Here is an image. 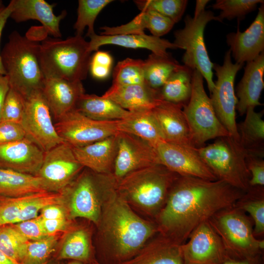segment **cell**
Instances as JSON below:
<instances>
[{
	"instance_id": "obj_16",
	"label": "cell",
	"mask_w": 264,
	"mask_h": 264,
	"mask_svg": "<svg viewBox=\"0 0 264 264\" xmlns=\"http://www.w3.org/2000/svg\"><path fill=\"white\" fill-rule=\"evenodd\" d=\"M155 149L160 164L179 176L211 181L218 179L198 153L197 148L164 141Z\"/></svg>"
},
{
	"instance_id": "obj_10",
	"label": "cell",
	"mask_w": 264,
	"mask_h": 264,
	"mask_svg": "<svg viewBox=\"0 0 264 264\" xmlns=\"http://www.w3.org/2000/svg\"><path fill=\"white\" fill-rule=\"evenodd\" d=\"M66 188L70 191L71 218H83L98 224L102 206L101 198L115 182L112 174H100L86 168Z\"/></svg>"
},
{
	"instance_id": "obj_8",
	"label": "cell",
	"mask_w": 264,
	"mask_h": 264,
	"mask_svg": "<svg viewBox=\"0 0 264 264\" xmlns=\"http://www.w3.org/2000/svg\"><path fill=\"white\" fill-rule=\"evenodd\" d=\"M183 111L196 148L203 147L210 139L230 136L216 115L205 90L203 77L197 69L192 70L191 94Z\"/></svg>"
},
{
	"instance_id": "obj_49",
	"label": "cell",
	"mask_w": 264,
	"mask_h": 264,
	"mask_svg": "<svg viewBox=\"0 0 264 264\" xmlns=\"http://www.w3.org/2000/svg\"><path fill=\"white\" fill-rule=\"evenodd\" d=\"M43 227L48 236L56 235L66 227L67 221L65 219L44 220L42 219Z\"/></svg>"
},
{
	"instance_id": "obj_43",
	"label": "cell",
	"mask_w": 264,
	"mask_h": 264,
	"mask_svg": "<svg viewBox=\"0 0 264 264\" xmlns=\"http://www.w3.org/2000/svg\"><path fill=\"white\" fill-rule=\"evenodd\" d=\"M39 193L14 198L0 196V227L16 223L23 207Z\"/></svg>"
},
{
	"instance_id": "obj_57",
	"label": "cell",
	"mask_w": 264,
	"mask_h": 264,
	"mask_svg": "<svg viewBox=\"0 0 264 264\" xmlns=\"http://www.w3.org/2000/svg\"><path fill=\"white\" fill-rule=\"evenodd\" d=\"M66 264H83L81 262L74 261L70 263H68Z\"/></svg>"
},
{
	"instance_id": "obj_39",
	"label": "cell",
	"mask_w": 264,
	"mask_h": 264,
	"mask_svg": "<svg viewBox=\"0 0 264 264\" xmlns=\"http://www.w3.org/2000/svg\"><path fill=\"white\" fill-rule=\"evenodd\" d=\"M28 241L11 224L0 227V250L20 264Z\"/></svg>"
},
{
	"instance_id": "obj_20",
	"label": "cell",
	"mask_w": 264,
	"mask_h": 264,
	"mask_svg": "<svg viewBox=\"0 0 264 264\" xmlns=\"http://www.w3.org/2000/svg\"><path fill=\"white\" fill-rule=\"evenodd\" d=\"M152 112L166 142L195 147L181 105L163 100Z\"/></svg>"
},
{
	"instance_id": "obj_40",
	"label": "cell",
	"mask_w": 264,
	"mask_h": 264,
	"mask_svg": "<svg viewBox=\"0 0 264 264\" xmlns=\"http://www.w3.org/2000/svg\"><path fill=\"white\" fill-rule=\"evenodd\" d=\"M57 235L27 242L21 264H45L57 243Z\"/></svg>"
},
{
	"instance_id": "obj_6",
	"label": "cell",
	"mask_w": 264,
	"mask_h": 264,
	"mask_svg": "<svg viewBox=\"0 0 264 264\" xmlns=\"http://www.w3.org/2000/svg\"><path fill=\"white\" fill-rule=\"evenodd\" d=\"M197 150L218 179L245 193L250 189L247 154L239 141L230 136L221 137Z\"/></svg>"
},
{
	"instance_id": "obj_4",
	"label": "cell",
	"mask_w": 264,
	"mask_h": 264,
	"mask_svg": "<svg viewBox=\"0 0 264 264\" xmlns=\"http://www.w3.org/2000/svg\"><path fill=\"white\" fill-rule=\"evenodd\" d=\"M178 176L163 165L156 164L127 174L116 181V187L128 202L155 218Z\"/></svg>"
},
{
	"instance_id": "obj_32",
	"label": "cell",
	"mask_w": 264,
	"mask_h": 264,
	"mask_svg": "<svg viewBox=\"0 0 264 264\" xmlns=\"http://www.w3.org/2000/svg\"><path fill=\"white\" fill-rule=\"evenodd\" d=\"M75 110L91 119L99 121L121 120L130 112L109 98L85 93L78 100Z\"/></svg>"
},
{
	"instance_id": "obj_51",
	"label": "cell",
	"mask_w": 264,
	"mask_h": 264,
	"mask_svg": "<svg viewBox=\"0 0 264 264\" xmlns=\"http://www.w3.org/2000/svg\"><path fill=\"white\" fill-rule=\"evenodd\" d=\"M12 9V2L10 1L9 4L0 12V41L2 30L5 26L6 22L10 16ZM0 75H5V72L3 67L0 51Z\"/></svg>"
},
{
	"instance_id": "obj_12",
	"label": "cell",
	"mask_w": 264,
	"mask_h": 264,
	"mask_svg": "<svg viewBox=\"0 0 264 264\" xmlns=\"http://www.w3.org/2000/svg\"><path fill=\"white\" fill-rule=\"evenodd\" d=\"M118 121L94 120L74 109L57 120L54 126L63 141L76 148L117 134Z\"/></svg>"
},
{
	"instance_id": "obj_30",
	"label": "cell",
	"mask_w": 264,
	"mask_h": 264,
	"mask_svg": "<svg viewBox=\"0 0 264 264\" xmlns=\"http://www.w3.org/2000/svg\"><path fill=\"white\" fill-rule=\"evenodd\" d=\"M264 111L256 112L255 108H248L244 120L237 124L239 143L247 155L264 157Z\"/></svg>"
},
{
	"instance_id": "obj_31",
	"label": "cell",
	"mask_w": 264,
	"mask_h": 264,
	"mask_svg": "<svg viewBox=\"0 0 264 264\" xmlns=\"http://www.w3.org/2000/svg\"><path fill=\"white\" fill-rule=\"evenodd\" d=\"M49 191L39 176L0 168V196L14 198Z\"/></svg>"
},
{
	"instance_id": "obj_11",
	"label": "cell",
	"mask_w": 264,
	"mask_h": 264,
	"mask_svg": "<svg viewBox=\"0 0 264 264\" xmlns=\"http://www.w3.org/2000/svg\"><path fill=\"white\" fill-rule=\"evenodd\" d=\"M243 64L233 63L229 50L225 52L222 65L214 64L217 80L210 93V100L219 120L230 136L239 142L236 121L238 99L235 93L234 82L237 72Z\"/></svg>"
},
{
	"instance_id": "obj_54",
	"label": "cell",
	"mask_w": 264,
	"mask_h": 264,
	"mask_svg": "<svg viewBox=\"0 0 264 264\" xmlns=\"http://www.w3.org/2000/svg\"><path fill=\"white\" fill-rule=\"evenodd\" d=\"M210 0H197L194 12V16H197L205 10L206 4Z\"/></svg>"
},
{
	"instance_id": "obj_50",
	"label": "cell",
	"mask_w": 264,
	"mask_h": 264,
	"mask_svg": "<svg viewBox=\"0 0 264 264\" xmlns=\"http://www.w3.org/2000/svg\"><path fill=\"white\" fill-rule=\"evenodd\" d=\"M111 68L102 64L90 62L89 70L93 77L98 79H104L110 75Z\"/></svg>"
},
{
	"instance_id": "obj_14",
	"label": "cell",
	"mask_w": 264,
	"mask_h": 264,
	"mask_svg": "<svg viewBox=\"0 0 264 264\" xmlns=\"http://www.w3.org/2000/svg\"><path fill=\"white\" fill-rule=\"evenodd\" d=\"M84 168L76 158L72 147L64 142L44 153L42 164L36 175L43 179L48 191L60 192Z\"/></svg>"
},
{
	"instance_id": "obj_7",
	"label": "cell",
	"mask_w": 264,
	"mask_h": 264,
	"mask_svg": "<svg viewBox=\"0 0 264 264\" xmlns=\"http://www.w3.org/2000/svg\"><path fill=\"white\" fill-rule=\"evenodd\" d=\"M208 221L231 258L254 257L264 249V240L254 236L251 221L244 212L235 206L216 213Z\"/></svg>"
},
{
	"instance_id": "obj_45",
	"label": "cell",
	"mask_w": 264,
	"mask_h": 264,
	"mask_svg": "<svg viewBox=\"0 0 264 264\" xmlns=\"http://www.w3.org/2000/svg\"><path fill=\"white\" fill-rule=\"evenodd\" d=\"M11 225L29 241H37L48 236L40 216Z\"/></svg>"
},
{
	"instance_id": "obj_46",
	"label": "cell",
	"mask_w": 264,
	"mask_h": 264,
	"mask_svg": "<svg viewBox=\"0 0 264 264\" xmlns=\"http://www.w3.org/2000/svg\"><path fill=\"white\" fill-rule=\"evenodd\" d=\"M25 137V132L21 124L10 121L0 122V145L19 141Z\"/></svg>"
},
{
	"instance_id": "obj_55",
	"label": "cell",
	"mask_w": 264,
	"mask_h": 264,
	"mask_svg": "<svg viewBox=\"0 0 264 264\" xmlns=\"http://www.w3.org/2000/svg\"><path fill=\"white\" fill-rule=\"evenodd\" d=\"M0 264H21L10 258L0 250Z\"/></svg>"
},
{
	"instance_id": "obj_5",
	"label": "cell",
	"mask_w": 264,
	"mask_h": 264,
	"mask_svg": "<svg viewBox=\"0 0 264 264\" xmlns=\"http://www.w3.org/2000/svg\"><path fill=\"white\" fill-rule=\"evenodd\" d=\"M91 53L89 42L82 36L44 40L40 44L39 62L45 79L82 82L89 71Z\"/></svg>"
},
{
	"instance_id": "obj_21",
	"label": "cell",
	"mask_w": 264,
	"mask_h": 264,
	"mask_svg": "<svg viewBox=\"0 0 264 264\" xmlns=\"http://www.w3.org/2000/svg\"><path fill=\"white\" fill-rule=\"evenodd\" d=\"M41 91L56 121L74 110L78 100L85 93L81 81L59 78H45Z\"/></svg>"
},
{
	"instance_id": "obj_35",
	"label": "cell",
	"mask_w": 264,
	"mask_h": 264,
	"mask_svg": "<svg viewBox=\"0 0 264 264\" xmlns=\"http://www.w3.org/2000/svg\"><path fill=\"white\" fill-rule=\"evenodd\" d=\"M235 207L248 213L254 222L253 233L256 237L264 233V186L251 187L239 199Z\"/></svg>"
},
{
	"instance_id": "obj_42",
	"label": "cell",
	"mask_w": 264,
	"mask_h": 264,
	"mask_svg": "<svg viewBox=\"0 0 264 264\" xmlns=\"http://www.w3.org/2000/svg\"><path fill=\"white\" fill-rule=\"evenodd\" d=\"M264 2L262 0H217L212 5L214 9L220 10L217 16L218 21L235 18L242 19L249 13L255 10L258 4Z\"/></svg>"
},
{
	"instance_id": "obj_44",
	"label": "cell",
	"mask_w": 264,
	"mask_h": 264,
	"mask_svg": "<svg viewBox=\"0 0 264 264\" xmlns=\"http://www.w3.org/2000/svg\"><path fill=\"white\" fill-rule=\"evenodd\" d=\"M25 105V98L20 93L10 88L4 102L0 122L10 121L21 124Z\"/></svg>"
},
{
	"instance_id": "obj_19",
	"label": "cell",
	"mask_w": 264,
	"mask_h": 264,
	"mask_svg": "<svg viewBox=\"0 0 264 264\" xmlns=\"http://www.w3.org/2000/svg\"><path fill=\"white\" fill-rule=\"evenodd\" d=\"M44 153L27 137L0 145V168L36 175L42 164Z\"/></svg>"
},
{
	"instance_id": "obj_37",
	"label": "cell",
	"mask_w": 264,
	"mask_h": 264,
	"mask_svg": "<svg viewBox=\"0 0 264 264\" xmlns=\"http://www.w3.org/2000/svg\"><path fill=\"white\" fill-rule=\"evenodd\" d=\"M111 0H79L77 9V18L74 24L75 35L82 36L84 30L88 27L87 36L89 37L95 33L94 23L102 10Z\"/></svg>"
},
{
	"instance_id": "obj_48",
	"label": "cell",
	"mask_w": 264,
	"mask_h": 264,
	"mask_svg": "<svg viewBox=\"0 0 264 264\" xmlns=\"http://www.w3.org/2000/svg\"><path fill=\"white\" fill-rule=\"evenodd\" d=\"M40 216L44 220L65 219L66 215L64 209L60 204H52L45 206Z\"/></svg>"
},
{
	"instance_id": "obj_24",
	"label": "cell",
	"mask_w": 264,
	"mask_h": 264,
	"mask_svg": "<svg viewBox=\"0 0 264 264\" xmlns=\"http://www.w3.org/2000/svg\"><path fill=\"white\" fill-rule=\"evenodd\" d=\"M117 135L85 146L72 147L77 161L94 173L112 174L117 152Z\"/></svg>"
},
{
	"instance_id": "obj_28",
	"label": "cell",
	"mask_w": 264,
	"mask_h": 264,
	"mask_svg": "<svg viewBox=\"0 0 264 264\" xmlns=\"http://www.w3.org/2000/svg\"><path fill=\"white\" fill-rule=\"evenodd\" d=\"M175 22L169 18L151 10L141 12L131 22L120 26L101 27V35L143 34L148 29L153 36L160 37L168 33Z\"/></svg>"
},
{
	"instance_id": "obj_9",
	"label": "cell",
	"mask_w": 264,
	"mask_h": 264,
	"mask_svg": "<svg viewBox=\"0 0 264 264\" xmlns=\"http://www.w3.org/2000/svg\"><path fill=\"white\" fill-rule=\"evenodd\" d=\"M218 21L211 11L204 10L192 17L187 15L184 18V26L174 32L173 43L177 49L185 50L182 61L183 65L192 70L197 69L206 80L211 93L215 87L213 81V64L206 50L204 40V31L211 21Z\"/></svg>"
},
{
	"instance_id": "obj_52",
	"label": "cell",
	"mask_w": 264,
	"mask_h": 264,
	"mask_svg": "<svg viewBox=\"0 0 264 264\" xmlns=\"http://www.w3.org/2000/svg\"><path fill=\"white\" fill-rule=\"evenodd\" d=\"M10 88L7 77L0 75V122L2 108L6 94Z\"/></svg>"
},
{
	"instance_id": "obj_1",
	"label": "cell",
	"mask_w": 264,
	"mask_h": 264,
	"mask_svg": "<svg viewBox=\"0 0 264 264\" xmlns=\"http://www.w3.org/2000/svg\"><path fill=\"white\" fill-rule=\"evenodd\" d=\"M244 193L220 180L179 176L155 218L158 233L182 244L200 224L235 206Z\"/></svg>"
},
{
	"instance_id": "obj_15",
	"label": "cell",
	"mask_w": 264,
	"mask_h": 264,
	"mask_svg": "<svg viewBox=\"0 0 264 264\" xmlns=\"http://www.w3.org/2000/svg\"><path fill=\"white\" fill-rule=\"evenodd\" d=\"M181 244L184 264H221L231 258L208 220L200 224Z\"/></svg>"
},
{
	"instance_id": "obj_29",
	"label": "cell",
	"mask_w": 264,
	"mask_h": 264,
	"mask_svg": "<svg viewBox=\"0 0 264 264\" xmlns=\"http://www.w3.org/2000/svg\"><path fill=\"white\" fill-rule=\"evenodd\" d=\"M117 128L119 132L137 136L154 148L165 141L152 110L130 111L126 117L118 120Z\"/></svg>"
},
{
	"instance_id": "obj_53",
	"label": "cell",
	"mask_w": 264,
	"mask_h": 264,
	"mask_svg": "<svg viewBox=\"0 0 264 264\" xmlns=\"http://www.w3.org/2000/svg\"><path fill=\"white\" fill-rule=\"evenodd\" d=\"M221 264H261L260 254L246 258H230Z\"/></svg>"
},
{
	"instance_id": "obj_59",
	"label": "cell",
	"mask_w": 264,
	"mask_h": 264,
	"mask_svg": "<svg viewBox=\"0 0 264 264\" xmlns=\"http://www.w3.org/2000/svg\"><path fill=\"white\" fill-rule=\"evenodd\" d=\"M45 264H48V262L47 263Z\"/></svg>"
},
{
	"instance_id": "obj_58",
	"label": "cell",
	"mask_w": 264,
	"mask_h": 264,
	"mask_svg": "<svg viewBox=\"0 0 264 264\" xmlns=\"http://www.w3.org/2000/svg\"><path fill=\"white\" fill-rule=\"evenodd\" d=\"M93 264H99V263H98V262H96V261H94V262H93Z\"/></svg>"
},
{
	"instance_id": "obj_17",
	"label": "cell",
	"mask_w": 264,
	"mask_h": 264,
	"mask_svg": "<svg viewBox=\"0 0 264 264\" xmlns=\"http://www.w3.org/2000/svg\"><path fill=\"white\" fill-rule=\"evenodd\" d=\"M112 175L116 181L135 170L160 164L155 149L133 135L119 132Z\"/></svg>"
},
{
	"instance_id": "obj_23",
	"label": "cell",
	"mask_w": 264,
	"mask_h": 264,
	"mask_svg": "<svg viewBox=\"0 0 264 264\" xmlns=\"http://www.w3.org/2000/svg\"><path fill=\"white\" fill-rule=\"evenodd\" d=\"M129 111L152 110L163 99L160 89L153 88L146 83L111 87L102 95Z\"/></svg>"
},
{
	"instance_id": "obj_34",
	"label": "cell",
	"mask_w": 264,
	"mask_h": 264,
	"mask_svg": "<svg viewBox=\"0 0 264 264\" xmlns=\"http://www.w3.org/2000/svg\"><path fill=\"white\" fill-rule=\"evenodd\" d=\"M144 61L145 82L156 89H160L170 76L181 66L169 54L159 55L152 53Z\"/></svg>"
},
{
	"instance_id": "obj_47",
	"label": "cell",
	"mask_w": 264,
	"mask_h": 264,
	"mask_svg": "<svg viewBox=\"0 0 264 264\" xmlns=\"http://www.w3.org/2000/svg\"><path fill=\"white\" fill-rule=\"evenodd\" d=\"M247 167L250 173L249 181L250 187L264 186V161L263 157L247 155Z\"/></svg>"
},
{
	"instance_id": "obj_3",
	"label": "cell",
	"mask_w": 264,
	"mask_h": 264,
	"mask_svg": "<svg viewBox=\"0 0 264 264\" xmlns=\"http://www.w3.org/2000/svg\"><path fill=\"white\" fill-rule=\"evenodd\" d=\"M40 46L37 40L15 30L0 52L10 88L25 98L41 90L45 80L39 62Z\"/></svg>"
},
{
	"instance_id": "obj_18",
	"label": "cell",
	"mask_w": 264,
	"mask_h": 264,
	"mask_svg": "<svg viewBox=\"0 0 264 264\" xmlns=\"http://www.w3.org/2000/svg\"><path fill=\"white\" fill-rule=\"evenodd\" d=\"M226 43L236 63L244 65L264 52V2L260 4L257 15L244 32L238 30L226 35Z\"/></svg>"
},
{
	"instance_id": "obj_36",
	"label": "cell",
	"mask_w": 264,
	"mask_h": 264,
	"mask_svg": "<svg viewBox=\"0 0 264 264\" xmlns=\"http://www.w3.org/2000/svg\"><path fill=\"white\" fill-rule=\"evenodd\" d=\"M90 255V246L87 232L81 228L71 232L66 237L59 254V259H72L88 261Z\"/></svg>"
},
{
	"instance_id": "obj_27",
	"label": "cell",
	"mask_w": 264,
	"mask_h": 264,
	"mask_svg": "<svg viewBox=\"0 0 264 264\" xmlns=\"http://www.w3.org/2000/svg\"><path fill=\"white\" fill-rule=\"evenodd\" d=\"M121 264H184L181 244L160 234Z\"/></svg>"
},
{
	"instance_id": "obj_38",
	"label": "cell",
	"mask_w": 264,
	"mask_h": 264,
	"mask_svg": "<svg viewBox=\"0 0 264 264\" xmlns=\"http://www.w3.org/2000/svg\"><path fill=\"white\" fill-rule=\"evenodd\" d=\"M144 65L143 60L129 58L119 62L113 71L112 85L123 86L145 83Z\"/></svg>"
},
{
	"instance_id": "obj_2",
	"label": "cell",
	"mask_w": 264,
	"mask_h": 264,
	"mask_svg": "<svg viewBox=\"0 0 264 264\" xmlns=\"http://www.w3.org/2000/svg\"><path fill=\"white\" fill-rule=\"evenodd\" d=\"M116 186V182L104 196L98 224L104 242L117 259L125 261L134 256L158 230L156 223L143 219L132 210Z\"/></svg>"
},
{
	"instance_id": "obj_41",
	"label": "cell",
	"mask_w": 264,
	"mask_h": 264,
	"mask_svg": "<svg viewBox=\"0 0 264 264\" xmlns=\"http://www.w3.org/2000/svg\"><path fill=\"white\" fill-rule=\"evenodd\" d=\"M141 11L151 10L169 18L175 23L181 19L187 7V0H134Z\"/></svg>"
},
{
	"instance_id": "obj_26",
	"label": "cell",
	"mask_w": 264,
	"mask_h": 264,
	"mask_svg": "<svg viewBox=\"0 0 264 264\" xmlns=\"http://www.w3.org/2000/svg\"><path fill=\"white\" fill-rule=\"evenodd\" d=\"M89 49L91 52L97 51L104 45L112 44L131 48H145L152 53L167 55V49H177L173 43L153 35L143 34L99 35L94 33L89 37Z\"/></svg>"
},
{
	"instance_id": "obj_13",
	"label": "cell",
	"mask_w": 264,
	"mask_h": 264,
	"mask_svg": "<svg viewBox=\"0 0 264 264\" xmlns=\"http://www.w3.org/2000/svg\"><path fill=\"white\" fill-rule=\"evenodd\" d=\"M52 114L41 90L25 98L24 114L21 122L26 137L44 152L65 142L58 134Z\"/></svg>"
},
{
	"instance_id": "obj_33",
	"label": "cell",
	"mask_w": 264,
	"mask_h": 264,
	"mask_svg": "<svg viewBox=\"0 0 264 264\" xmlns=\"http://www.w3.org/2000/svg\"><path fill=\"white\" fill-rule=\"evenodd\" d=\"M192 74V69L181 65L160 88L163 99L182 107L186 105L191 94Z\"/></svg>"
},
{
	"instance_id": "obj_25",
	"label": "cell",
	"mask_w": 264,
	"mask_h": 264,
	"mask_svg": "<svg viewBox=\"0 0 264 264\" xmlns=\"http://www.w3.org/2000/svg\"><path fill=\"white\" fill-rule=\"evenodd\" d=\"M264 52L253 61L246 63L242 77L236 88V110L240 115L249 108L262 104L260 102L264 88Z\"/></svg>"
},
{
	"instance_id": "obj_56",
	"label": "cell",
	"mask_w": 264,
	"mask_h": 264,
	"mask_svg": "<svg viewBox=\"0 0 264 264\" xmlns=\"http://www.w3.org/2000/svg\"><path fill=\"white\" fill-rule=\"evenodd\" d=\"M5 7L4 6L3 1L0 0V12Z\"/></svg>"
},
{
	"instance_id": "obj_22",
	"label": "cell",
	"mask_w": 264,
	"mask_h": 264,
	"mask_svg": "<svg viewBox=\"0 0 264 264\" xmlns=\"http://www.w3.org/2000/svg\"><path fill=\"white\" fill-rule=\"evenodd\" d=\"M12 9L10 16L16 22L30 20L40 22L45 32L56 39L62 37L60 23L66 15V10L56 16L53 4L44 0H12Z\"/></svg>"
}]
</instances>
